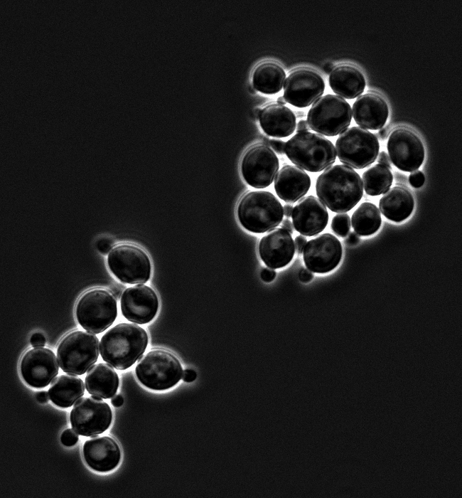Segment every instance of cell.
Wrapping results in <instances>:
<instances>
[{"label": "cell", "mask_w": 462, "mask_h": 498, "mask_svg": "<svg viewBox=\"0 0 462 498\" xmlns=\"http://www.w3.org/2000/svg\"><path fill=\"white\" fill-rule=\"evenodd\" d=\"M380 144L375 134L360 127L346 129L335 142L339 160L346 166L362 169L372 164L379 154Z\"/></svg>", "instance_id": "9c48e42d"}, {"label": "cell", "mask_w": 462, "mask_h": 498, "mask_svg": "<svg viewBox=\"0 0 462 498\" xmlns=\"http://www.w3.org/2000/svg\"><path fill=\"white\" fill-rule=\"evenodd\" d=\"M387 147L392 164L403 171H416L424 161L425 151L423 143L409 129L400 127L393 130Z\"/></svg>", "instance_id": "4fadbf2b"}, {"label": "cell", "mask_w": 462, "mask_h": 498, "mask_svg": "<svg viewBox=\"0 0 462 498\" xmlns=\"http://www.w3.org/2000/svg\"><path fill=\"white\" fill-rule=\"evenodd\" d=\"M276 275L275 270L269 267H265L263 268L261 272V278L266 282H270L274 280Z\"/></svg>", "instance_id": "8d00e7d4"}, {"label": "cell", "mask_w": 462, "mask_h": 498, "mask_svg": "<svg viewBox=\"0 0 462 498\" xmlns=\"http://www.w3.org/2000/svg\"><path fill=\"white\" fill-rule=\"evenodd\" d=\"M249 90L252 93H255L256 92V90L254 88V87L251 85L249 87Z\"/></svg>", "instance_id": "11a10c76"}, {"label": "cell", "mask_w": 462, "mask_h": 498, "mask_svg": "<svg viewBox=\"0 0 462 498\" xmlns=\"http://www.w3.org/2000/svg\"><path fill=\"white\" fill-rule=\"evenodd\" d=\"M277 102L279 105H284L287 102L286 101L284 97H279L277 98Z\"/></svg>", "instance_id": "f5cc1de1"}, {"label": "cell", "mask_w": 462, "mask_h": 498, "mask_svg": "<svg viewBox=\"0 0 462 498\" xmlns=\"http://www.w3.org/2000/svg\"><path fill=\"white\" fill-rule=\"evenodd\" d=\"M269 145L277 154H283L285 152V142L281 139H270Z\"/></svg>", "instance_id": "d590c367"}, {"label": "cell", "mask_w": 462, "mask_h": 498, "mask_svg": "<svg viewBox=\"0 0 462 498\" xmlns=\"http://www.w3.org/2000/svg\"><path fill=\"white\" fill-rule=\"evenodd\" d=\"M58 364L55 354L49 349L35 347L26 351L20 363V372L30 386L46 387L58 374Z\"/></svg>", "instance_id": "9a60e30c"}, {"label": "cell", "mask_w": 462, "mask_h": 498, "mask_svg": "<svg viewBox=\"0 0 462 498\" xmlns=\"http://www.w3.org/2000/svg\"><path fill=\"white\" fill-rule=\"evenodd\" d=\"M387 134H388V130H387V128H386V127H385V128H381V129H380L379 132L377 133L378 137H379L381 139H386L387 137Z\"/></svg>", "instance_id": "681fc988"}, {"label": "cell", "mask_w": 462, "mask_h": 498, "mask_svg": "<svg viewBox=\"0 0 462 498\" xmlns=\"http://www.w3.org/2000/svg\"><path fill=\"white\" fill-rule=\"evenodd\" d=\"M360 241V237L355 232H350L345 240L348 245H355Z\"/></svg>", "instance_id": "b9f144b4"}, {"label": "cell", "mask_w": 462, "mask_h": 498, "mask_svg": "<svg viewBox=\"0 0 462 498\" xmlns=\"http://www.w3.org/2000/svg\"><path fill=\"white\" fill-rule=\"evenodd\" d=\"M352 120L349 103L343 97L328 94L313 102L307 115L309 127L323 135L334 137L345 131Z\"/></svg>", "instance_id": "ba28073f"}, {"label": "cell", "mask_w": 462, "mask_h": 498, "mask_svg": "<svg viewBox=\"0 0 462 498\" xmlns=\"http://www.w3.org/2000/svg\"><path fill=\"white\" fill-rule=\"evenodd\" d=\"M306 238L303 235H298L295 238L296 250L299 254L303 253L304 247L306 244Z\"/></svg>", "instance_id": "74e56055"}, {"label": "cell", "mask_w": 462, "mask_h": 498, "mask_svg": "<svg viewBox=\"0 0 462 498\" xmlns=\"http://www.w3.org/2000/svg\"><path fill=\"white\" fill-rule=\"evenodd\" d=\"M111 403L114 407H120L124 403L123 397L121 395H114L111 399Z\"/></svg>", "instance_id": "bcb514c9"}, {"label": "cell", "mask_w": 462, "mask_h": 498, "mask_svg": "<svg viewBox=\"0 0 462 498\" xmlns=\"http://www.w3.org/2000/svg\"><path fill=\"white\" fill-rule=\"evenodd\" d=\"M148 341L147 333L141 327L121 323L109 329L101 338L100 355L112 367L125 370L142 356Z\"/></svg>", "instance_id": "7a4b0ae2"}, {"label": "cell", "mask_w": 462, "mask_h": 498, "mask_svg": "<svg viewBox=\"0 0 462 498\" xmlns=\"http://www.w3.org/2000/svg\"><path fill=\"white\" fill-rule=\"evenodd\" d=\"M409 181L414 188H419L423 186L425 177L421 171H414L410 174Z\"/></svg>", "instance_id": "d6a6232c"}, {"label": "cell", "mask_w": 462, "mask_h": 498, "mask_svg": "<svg viewBox=\"0 0 462 498\" xmlns=\"http://www.w3.org/2000/svg\"><path fill=\"white\" fill-rule=\"evenodd\" d=\"M289 159L300 169L319 172L330 167L336 159L333 143L311 132H297L285 143Z\"/></svg>", "instance_id": "277c9868"}, {"label": "cell", "mask_w": 462, "mask_h": 498, "mask_svg": "<svg viewBox=\"0 0 462 498\" xmlns=\"http://www.w3.org/2000/svg\"><path fill=\"white\" fill-rule=\"evenodd\" d=\"M332 90L345 99H354L360 95L365 88V79L355 67L341 65L335 67L328 79Z\"/></svg>", "instance_id": "cb8c5ba5"}, {"label": "cell", "mask_w": 462, "mask_h": 498, "mask_svg": "<svg viewBox=\"0 0 462 498\" xmlns=\"http://www.w3.org/2000/svg\"><path fill=\"white\" fill-rule=\"evenodd\" d=\"M113 243L108 238L100 239L97 243L98 250L102 254H107L112 250Z\"/></svg>", "instance_id": "836d02e7"}, {"label": "cell", "mask_w": 462, "mask_h": 498, "mask_svg": "<svg viewBox=\"0 0 462 498\" xmlns=\"http://www.w3.org/2000/svg\"><path fill=\"white\" fill-rule=\"evenodd\" d=\"M82 455L86 464L100 472L113 470L121 460L120 447L117 441L109 436H95L86 440Z\"/></svg>", "instance_id": "ffe728a7"}, {"label": "cell", "mask_w": 462, "mask_h": 498, "mask_svg": "<svg viewBox=\"0 0 462 498\" xmlns=\"http://www.w3.org/2000/svg\"><path fill=\"white\" fill-rule=\"evenodd\" d=\"M269 142H270V139L268 137L263 136V137H262L263 144L268 146V145H269Z\"/></svg>", "instance_id": "db71d44e"}, {"label": "cell", "mask_w": 462, "mask_h": 498, "mask_svg": "<svg viewBox=\"0 0 462 498\" xmlns=\"http://www.w3.org/2000/svg\"><path fill=\"white\" fill-rule=\"evenodd\" d=\"M393 176L390 169L377 164L362 174L365 191L370 196H378L387 191L392 184Z\"/></svg>", "instance_id": "f546056e"}, {"label": "cell", "mask_w": 462, "mask_h": 498, "mask_svg": "<svg viewBox=\"0 0 462 498\" xmlns=\"http://www.w3.org/2000/svg\"><path fill=\"white\" fill-rule=\"evenodd\" d=\"M85 386L82 380L77 376L61 375L52 381L48 393L53 404L66 408L84 395Z\"/></svg>", "instance_id": "4316f807"}, {"label": "cell", "mask_w": 462, "mask_h": 498, "mask_svg": "<svg viewBox=\"0 0 462 498\" xmlns=\"http://www.w3.org/2000/svg\"><path fill=\"white\" fill-rule=\"evenodd\" d=\"M261 109L259 107H256L253 110L252 113V117L254 120H258L260 115L261 112Z\"/></svg>", "instance_id": "816d5d0a"}, {"label": "cell", "mask_w": 462, "mask_h": 498, "mask_svg": "<svg viewBox=\"0 0 462 498\" xmlns=\"http://www.w3.org/2000/svg\"><path fill=\"white\" fill-rule=\"evenodd\" d=\"M324 90V80L317 72L308 68H299L286 78L284 97L295 107H306L319 99Z\"/></svg>", "instance_id": "5bb4252c"}, {"label": "cell", "mask_w": 462, "mask_h": 498, "mask_svg": "<svg viewBox=\"0 0 462 498\" xmlns=\"http://www.w3.org/2000/svg\"><path fill=\"white\" fill-rule=\"evenodd\" d=\"M263 131L269 136L286 137L295 130L296 122L294 112L287 107L271 104L264 107L259 117Z\"/></svg>", "instance_id": "603a6c76"}, {"label": "cell", "mask_w": 462, "mask_h": 498, "mask_svg": "<svg viewBox=\"0 0 462 498\" xmlns=\"http://www.w3.org/2000/svg\"><path fill=\"white\" fill-rule=\"evenodd\" d=\"M283 209H284V215H285V216L286 218H289L291 216L292 211H293L292 205L287 203V204L284 205Z\"/></svg>", "instance_id": "c3c4849f"}, {"label": "cell", "mask_w": 462, "mask_h": 498, "mask_svg": "<svg viewBox=\"0 0 462 498\" xmlns=\"http://www.w3.org/2000/svg\"><path fill=\"white\" fill-rule=\"evenodd\" d=\"M380 211L389 220L402 222L413 211L414 199L403 186H395L385 192L379 202Z\"/></svg>", "instance_id": "d4e9b609"}, {"label": "cell", "mask_w": 462, "mask_h": 498, "mask_svg": "<svg viewBox=\"0 0 462 498\" xmlns=\"http://www.w3.org/2000/svg\"><path fill=\"white\" fill-rule=\"evenodd\" d=\"M75 315L80 326L89 332L100 334L109 328L117 316L114 297L102 289H93L77 301Z\"/></svg>", "instance_id": "52a82bcc"}, {"label": "cell", "mask_w": 462, "mask_h": 498, "mask_svg": "<svg viewBox=\"0 0 462 498\" xmlns=\"http://www.w3.org/2000/svg\"><path fill=\"white\" fill-rule=\"evenodd\" d=\"M120 306L122 313L127 320L144 324L150 322L156 315L159 302L153 289L139 284L124 291Z\"/></svg>", "instance_id": "e0dca14e"}, {"label": "cell", "mask_w": 462, "mask_h": 498, "mask_svg": "<svg viewBox=\"0 0 462 498\" xmlns=\"http://www.w3.org/2000/svg\"><path fill=\"white\" fill-rule=\"evenodd\" d=\"M237 215L240 224L246 230L263 233L280 224L284 209L280 201L271 192L252 191L240 198Z\"/></svg>", "instance_id": "3957f363"}, {"label": "cell", "mask_w": 462, "mask_h": 498, "mask_svg": "<svg viewBox=\"0 0 462 498\" xmlns=\"http://www.w3.org/2000/svg\"><path fill=\"white\" fill-rule=\"evenodd\" d=\"M85 383L90 394L107 399L113 397L117 393L119 380L112 366L100 363L89 369Z\"/></svg>", "instance_id": "484cf974"}, {"label": "cell", "mask_w": 462, "mask_h": 498, "mask_svg": "<svg viewBox=\"0 0 462 498\" xmlns=\"http://www.w3.org/2000/svg\"><path fill=\"white\" fill-rule=\"evenodd\" d=\"M309 128L307 121L301 120L297 124L296 131L297 132H308Z\"/></svg>", "instance_id": "f6af8a7d"}, {"label": "cell", "mask_w": 462, "mask_h": 498, "mask_svg": "<svg viewBox=\"0 0 462 498\" xmlns=\"http://www.w3.org/2000/svg\"><path fill=\"white\" fill-rule=\"evenodd\" d=\"M107 264L113 275L122 282L143 284L150 278L149 258L137 246L128 244L115 246L109 253Z\"/></svg>", "instance_id": "30bf717a"}, {"label": "cell", "mask_w": 462, "mask_h": 498, "mask_svg": "<svg viewBox=\"0 0 462 498\" xmlns=\"http://www.w3.org/2000/svg\"><path fill=\"white\" fill-rule=\"evenodd\" d=\"M332 231L340 237H345L350 229V220L347 213L335 215L331 222Z\"/></svg>", "instance_id": "4dcf8cb0"}, {"label": "cell", "mask_w": 462, "mask_h": 498, "mask_svg": "<svg viewBox=\"0 0 462 498\" xmlns=\"http://www.w3.org/2000/svg\"><path fill=\"white\" fill-rule=\"evenodd\" d=\"M72 429L85 437H92L106 431L112 420L109 406L101 398L85 397L75 403L70 414Z\"/></svg>", "instance_id": "8fae6325"}, {"label": "cell", "mask_w": 462, "mask_h": 498, "mask_svg": "<svg viewBox=\"0 0 462 498\" xmlns=\"http://www.w3.org/2000/svg\"><path fill=\"white\" fill-rule=\"evenodd\" d=\"M351 223L358 235L362 236L372 235L381 226L380 211L374 203L364 202L353 213Z\"/></svg>", "instance_id": "f1b7e54d"}, {"label": "cell", "mask_w": 462, "mask_h": 498, "mask_svg": "<svg viewBox=\"0 0 462 498\" xmlns=\"http://www.w3.org/2000/svg\"><path fill=\"white\" fill-rule=\"evenodd\" d=\"M252 86L264 94L279 92L284 83L286 73L277 63L265 62L258 65L252 73Z\"/></svg>", "instance_id": "83f0119b"}, {"label": "cell", "mask_w": 462, "mask_h": 498, "mask_svg": "<svg viewBox=\"0 0 462 498\" xmlns=\"http://www.w3.org/2000/svg\"><path fill=\"white\" fill-rule=\"evenodd\" d=\"M299 277L302 282H308L313 279V275L308 269L303 268L299 272Z\"/></svg>", "instance_id": "f35d334b"}, {"label": "cell", "mask_w": 462, "mask_h": 498, "mask_svg": "<svg viewBox=\"0 0 462 498\" xmlns=\"http://www.w3.org/2000/svg\"><path fill=\"white\" fill-rule=\"evenodd\" d=\"M334 64L328 62L326 63L324 66H323V70L326 73H331L332 70L334 69Z\"/></svg>", "instance_id": "f907efd6"}, {"label": "cell", "mask_w": 462, "mask_h": 498, "mask_svg": "<svg viewBox=\"0 0 462 498\" xmlns=\"http://www.w3.org/2000/svg\"><path fill=\"white\" fill-rule=\"evenodd\" d=\"M279 167L278 157L272 149L263 144L249 147L244 154L240 164L243 179L255 189L269 186L273 182Z\"/></svg>", "instance_id": "7c38bea8"}, {"label": "cell", "mask_w": 462, "mask_h": 498, "mask_svg": "<svg viewBox=\"0 0 462 498\" xmlns=\"http://www.w3.org/2000/svg\"><path fill=\"white\" fill-rule=\"evenodd\" d=\"M389 115L385 100L379 95L368 92L359 96L353 105V116L360 127L377 130L382 128Z\"/></svg>", "instance_id": "44dd1931"}, {"label": "cell", "mask_w": 462, "mask_h": 498, "mask_svg": "<svg viewBox=\"0 0 462 498\" xmlns=\"http://www.w3.org/2000/svg\"><path fill=\"white\" fill-rule=\"evenodd\" d=\"M378 164L385 165L391 169V162L388 154L382 151L379 154L377 159Z\"/></svg>", "instance_id": "60d3db41"}, {"label": "cell", "mask_w": 462, "mask_h": 498, "mask_svg": "<svg viewBox=\"0 0 462 498\" xmlns=\"http://www.w3.org/2000/svg\"><path fill=\"white\" fill-rule=\"evenodd\" d=\"M291 217L295 230L306 236L320 233L328 222V213L325 205L313 196L301 198L293 208Z\"/></svg>", "instance_id": "ac0fdd59"}, {"label": "cell", "mask_w": 462, "mask_h": 498, "mask_svg": "<svg viewBox=\"0 0 462 498\" xmlns=\"http://www.w3.org/2000/svg\"><path fill=\"white\" fill-rule=\"evenodd\" d=\"M31 344L33 347H43L45 344V338L41 333H34L31 337Z\"/></svg>", "instance_id": "e575fe53"}, {"label": "cell", "mask_w": 462, "mask_h": 498, "mask_svg": "<svg viewBox=\"0 0 462 498\" xmlns=\"http://www.w3.org/2000/svg\"><path fill=\"white\" fill-rule=\"evenodd\" d=\"M60 440L65 446H73L79 440L78 434L72 428L66 429L63 432Z\"/></svg>", "instance_id": "1f68e13d"}, {"label": "cell", "mask_w": 462, "mask_h": 498, "mask_svg": "<svg viewBox=\"0 0 462 498\" xmlns=\"http://www.w3.org/2000/svg\"><path fill=\"white\" fill-rule=\"evenodd\" d=\"M342 254L340 240L331 233H323L309 240L303 250L306 267L316 273H326L335 269Z\"/></svg>", "instance_id": "2e32d148"}, {"label": "cell", "mask_w": 462, "mask_h": 498, "mask_svg": "<svg viewBox=\"0 0 462 498\" xmlns=\"http://www.w3.org/2000/svg\"><path fill=\"white\" fill-rule=\"evenodd\" d=\"M36 400L41 403H46L49 400V395L45 391H41L36 394Z\"/></svg>", "instance_id": "ee69618b"}, {"label": "cell", "mask_w": 462, "mask_h": 498, "mask_svg": "<svg viewBox=\"0 0 462 498\" xmlns=\"http://www.w3.org/2000/svg\"><path fill=\"white\" fill-rule=\"evenodd\" d=\"M261 259L269 267L281 268L293 259L295 245L287 231L282 228H274L263 236L259 243Z\"/></svg>", "instance_id": "d6986e66"}, {"label": "cell", "mask_w": 462, "mask_h": 498, "mask_svg": "<svg viewBox=\"0 0 462 498\" xmlns=\"http://www.w3.org/2000/svg\"><path fill=\"white\" fill-rule=\"evenodd\" d=\"M281 228L287 231L289 233H292L294 231L293 224L289 219H284L282 221Z\"/></svg>", "instance_id": "7dc6e473"}, {"label": "cell", "mask_w": 462, "mask_h": 498, "mask_svg": "<svg viewBox=\"0 0 462 498\" xmlns=\"http://www.w3.org/2000/svg\"><path fill=\"white\" fill-rule=\"evenodd\" d=\"M99 340L92 333L75 331L66 335L57 349L60 369L71 375L84 374L99 356Z\"/></svg>", "instance_id": "8992f818"}, {"label": "cell", "mask_w": 462, "mask_h": 498, "mask_svg": "<svg viewBox=\"0 0 462 498\" xmlns=\"http://www.w3.org/2000/svg\"><path fill=\"white\" fill-rule=\"evenodd\" d=\"M310 187V176L303 169L292 165L283 166L274 180L277 196L286 203L296 202L307 194Z\"/></svg>", "instance_id": "7402d4cb"}, {"label": "cell", "mask_w": 462, "mask_h": 498, "mask_svg": "<svg viewBox=\"0 0 462 498\" xmlns=\"http://www.w3.org/2000/svg\"><path fill=\"white\" fill-rule=\"evenodd\" d=\"M320 201L331 211L345 213L360 201L363 187L360 175L351 167L337 164L327 168L316 183Z\"/></svg>", "instance_id": "6da1fadb"}, {"label": "cell", "mask_w": 462, "mask_h": 498, "mask_svg": "<svg viewBox=\"0 0 462 498\" xmlns=\"http://www.w3.org/2000/svg\"><path fill=\"white\" fill-rule=\"evenodd\" d=\"M197 374L195 371L193 369H186L183 372L182 378L185 382H192L196 378Z\"/></svg>", "instance_id": "ab89813d"}, {"label": "cell", "mask_w": 462, "mask_h": 498, "mask_svg": "<svg viewBox=\"0 0 462 498\" xmlns=\"http://www.w3.org/2000/svg\"><path fill=\"white\" fill-rule=\"evenodd\" d=\"M183 372L178 359L163 349H154L141 356L135 369L139 382L154 391L173 387L181 379Z\"/></svg>", "instance_id": "5b68a950"}, {"label": "cell", "mask_w": 462, "mask_h": 498, "mask_svg": "<svg viewBox=\"0 0 462 498\" xmlns=\"http://www.w3.org/2000/svg\"><path fill=\"white\" fill-rule=\"evenodd\" d=\"M124 288V285H120V284H116V285H113L110 287V290L112 293V295L114 297L119 298L121 296L122 293L124 292H123Z\"/></svg>", "instance_id": "7bdbcfd3"}]
</instances>
